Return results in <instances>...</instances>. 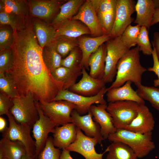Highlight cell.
Listing matches in <instances>:
<instances>
[{"label":"cell","instance_id":"1","mask_svg":"<svg viewBox=\"0 0 159 159\" xmlns=\"http://www.w3.org/2000/svg\"><path fill=\"white\" fill-rule=\"evenodd\" d=\"M13 66L9 72L13 78L19 96L29 93L36 101L50 102L63 89V85L56 81L47 69L40 46L30 26L15 31L11 47Z\"/></svg>","mask_w":159,"mask_h":159},{"label":"cell","instance_id":"2","mask_svg":"<svg viewBox=\"0 0 159 159\" xmlns=\"http://www.w3.org/2000/svg\"><path fill=\"white\" fill-rule=\"evenodd\" d=\"M139 48L137 46L130 49L119 60L117 65L115 80L106 92L111 89L121 87L130 81L137 87L142 85V76L147 69L143 66L140 61Z\"/></svg>","mask_w":159,"mask_h":159},{"label":"cell","instance_id":"3","mask_svg":"<svg viewBox=\"0 0 159 159\" xmlns=\"http://www.w3.org/2000/svg\"><path fill=\"white\" fill-rule=\"evenodd\" d=\"M152 138V132L141 134L118 129L114 133L110 135L108 139L112 142H120L125 144L134 151L138 158H142L155 148Z\"/></svg>","mask_w":159,"mask_h":159},{"label":"cell","instance_id":"4","mask_svg":"<svg viewBox=\"0 0 159 159\" xmlns=\"http://www.w3.org/2000/svg\"><path fill=\"white\" fill-rule=\"evenodd\" d=\"M11 100L12 105L10 113L20 124L31 129L39 118L33 94L29 93Z\"/></svg>","mask_w":159,"mask_h":159},{"label":"cell","instance_id":"5","mask_svg":"<svg viewBox=\"0 0 159 159\" xmlns=\"http://www.w3.org/2000/svg\"><path fill=\"white\" fill-rule=\"evenodd\" d=\"M140 105L132 101L109 102L107 110L112 117L117 129H124L137 116Z\"/></svg>","mask_w":159,"mask_h":159},{"label":"cell","instance_id":"6","mask_svg":"<svg viewBox=\"0 0 159 159\" xmlns=\"http://www.w3.org/2000/svg\"><path fill=\"white\" fill-rule=\"evenodd\" d=\"M38 104L45 115L55 127L72 122L71 113L76 108L74 104L60 100L48 102L40 101Z\"/></svg>","mask_w":159,"mask_h":159},{"label":"cell","instance_id":"7","mask_svg":"<svg viewBox=\"0 0 159 159\" xmlns=\"http://www.w3.org/2000/svg\"><path fill=\"white\" fill-rule=\"evenodd\" d=\"M105 44L107 55L103 79L106 84L113 81L116 74L118 62L130 49L122 42L121 36L110 39Z\"/></svg>","mask_w":159,"mask_h":159},{"label":"cell","instance_id":"8","mask_svg":"<svg viewBox=\"0 0 159 159\" xmlns=\"http://www.w3.org/2000/svg\"><path fill=\"white\" fill-rule=\"evenodd\" d=\"M106 88L105 86L97 95L92 97L79 95L68 90H62L52 101L64 100L71 102L76 105L75 110L77 112L83 115L88 113L91 106L94 104H107L104 98Z\"/></svg>","mask_w":159,"mask_h":159},{"label":"cell","instance_id":"9","mask_svg":"<svg viewBox=\"0 0 159 159\" xmlns=\"http://www.w3.org/2000/svg\"><path fill=\"white\" fill-rule=\"evenodd\" d=\"M136 4L132 0H117L115 21L110 35L111 39L121 36L131 25L134 21L131 16L135 11Z\"/></svg>","mask_w":159,"mask_h":159},{"label":"cell","instance_id":"10","mask_svg":"<svg viewBox=\"0 0 159 159\" xmlns=\"http://www.w3.org/2000/svg\"><path fill=\"white\" fill-rule=\"evenodd\" d=\"M35 101L36 107L39 118L33 125L32 132L35 140V159L44 148L49 133H53L55 126L44 114L38 104Z\"/></svg>","mask_w":159,"mask_h":159},{"label":"cell","instance_id":"11","mask_svg":"<svg viewBox=\"0 0 159 159\" xmlns=\"http://www.w3.org/2000/svg\"><path fill=\"white\" fill-rule=\"evenodd\" d=\"M6 115L9 123L8 130L9 138L12 141L20 142L25 147L26 154L35 156V141L31 136V129L20 124H17L10 112Z\"/></svg>","mask_w":159,"mask_h":159},{"label":"cell","instance_id":"12","mask_svg":"<svg viewBox=\"0 0 159 159\" xmlns=\"http://www.w3.org/2000/svg\"><path fill=\"white\" fill-rule=\"evenodd\" d=\"M28 1L29 15L40 19L49 24L64 2L56 0H31Z\"/></svg>","mask_w":159,"mask_h":159},{"label":"cell","instance_id":"13","mask_svg":"<svg viewBox=\"0 0 159 159\" xmlns=\"http://www.w3.org/2000/svg\"><path fill=\"white\" fill-rule=\"evenodd\" d=\"M76 130L77 137L75 141L65 149L70 152H75L80 154L85 159H103V155L108 151L107 149L102 153H97L95 148L98 143L97 139L86 136L77 127Z\"/></svg>","mask_w":159,"mask_h":159},{"label":"cell","instance_id":"14","mask_svg":"<svg viewBox=\"0 0 159 159\" xmlns=\"http://www.w3.org/2000/svg\"><path fill=\"white\" fill-rule=\"evenodd\" d=\"M72 19L78 20L83 23L89 29L91 34L95 37L104 35L102 28L91 0H85Z\"/></svg>","mask_w":159,"mask_h":159},{"label":"cell","instance_id":"15","mask_svg":"<svg viewBox=\"0 0 159 159\" xmlns=\"http://www.w3.org/2000/svg\"><path fill=\"white\" fill-rule=\"evenodd\" d=\"M82 77L80 81L68 90L74 93L86 97H92L97 95L105 86L103 79H96L90 76L86 69L82 68Z\"/></svg>","mask_w":159,"mask_h":159},{"label":"cell","instance_id":"16","mask_svg":"<svg viewBox=\"0 0 159 159\" xmlns=\"http://www.w3.org/2000/svg\"><path fill=\"white\" fill-rule=\"evenodd\" d=\"M72 122L76 127L84 132L85 135L90 138H94L101 144L104 139L100 131L99 124L93 120L92 115L89 111L86 115H80L74 109L71 112Z\"/></svg>","mask_w":159,"mask_h":159},{"label":"cell","instance_id":"17","mask_svg":"<svg viewBox=\"0 0 159 159\" xmlns=\"http://www.w3.org/2000/svg\"><path fill=\"white\" fill-rule=\"evenodd\" d=\"M155 121L152 113L145 104L140 105L138 114L124 129L141 134L152 132Z\"/></svg>","mask_w":159,"mask_h":159},{"label":"cell","instance_id":"18","mask_svg":"<svg viewBox=\"0 0 159 159\" xmlns=\"http://www.w3.org/2000/svg\"><path fill=\"white\" fill-rule=\"evenodd\" d=\"M107 104L92 105L89 111L93 117L94 121L100 125L101 133L104 140L108 139L110 135L117 130L113 118L107 110Z\"/></svg>","mask_w":159,"mask_h":159},{"label":"cell","instance_id":"19","mask_svg":"<svg viewBox=\"0 0 159 159\" xmlns=\"http://www.w3.org/2000/svg\"><path fill=\"white\" fill-rule=\"evenodd\" d=\"M111 39L109 35L104 34L97 37H81L78 38V47L82 54L81 65L86 69H89L88 59L93 53L105 42Z\"/></svg>","mask_w":159,"mask_h":159},{"label":"cell","instance_id":"20","mask_svg":"<svg viewBox=\"0 0 159 159\" xmlns=\"http://www.w3.org/2000/svg\"><path fill=\"white\" fill-rule=\"evenodd\" d=\"M6 127L2 132V138L0 141V159H21L26 154L23 145L18 141H13L9 138Z\"/></svg>","mask_w":159,"mask_h":159},{"label":"cell","instance_id":"21","mask_svg":"<svg viewBox=\"0 0 159 159\" xmlns=\"http://www.w3.org/2000/svg\"><path fill=\"white\" fill-rule=\"evenodd\" d=\"M132 83L128 81L121 87L108 90L106 93L107 102H112L119 101L130 100L136 102L140 105L145 104L144 100L132 88Z\"/></svg>","mask_w":159,"mask_h":159},{"label":"cell","instance_id":"22","mask_svg":"<svg viewBox=\"0 0 159 159\" xmlns=\"http://www.w3.org/2000/svg\"><path fill=\"white\" fill-rule=\"evenodd\" d=\"M77 127L72 122L67 123L61 127H55L53 134V142L55 147L66 149L75 140Z\"/></svg>","mask_w":159,"mask_h":159},{"label":"cell","instance_id":"23","mask_svg":"<svg viewBox=\"0 0 159 159\" xmlns=\"http://www.w3.org/2000/svg\"><path fill=\"white\" fill-rule=\"evenodd\" d=\"M30 16L33 31L39 44L43 48L53 40L56 29L50 24L43 20Z\"/></svg>","mask_w":159,"mask_h":159},{"label":"cell","instance_id":"24","mask_svg":"<svg viewBox=\"0 0 159 159\" xmlns=\"http://www.w3.org/2000/svg\"><path fill=\"white\" fill-rule=\"evenodd\" d=\"M107 49L105 44L101 45L90 56L88 62L90 67L89 74L92 77L103 79L105 72Z\"/></svg>","mask_w":159,"mask_h":159},{"label":"cell","instance_id":"25","mask_svg":"<svg viewBox=\"0 0 159 159\" xmlns=\"http://www.w3.org/2000/svg\"><path fill=\"white\" fill-rule=\"evenodd\" d=\"M155 10L153 0H138L135 5L136 16L134 23L149 30Z\"/></svg>","mask_w":159,"mask_h":159},{"label":"cell","instance_id":"26","mask_svg":"<svg viewBox=\"0 0 159 159\" xmlns=\"http://www.w3.org/2000/svg\"><path fill=\"white\" fill-rule=\"evenodd\" d=\"M85 0H70L63 4L60 11L55 16L50 24L56 29L64 22L70 20L78 12Z\"/></svg>","mask_w":159,"mask_h":159},{"label":"cell","instance_id":"27","mask_svg":"<svg viewBox=\"0 0 159 159\" xmlns=\"http://www.w3.org/2000/svg\"><path fill=\"white\" fill-rule=\"evenodd\" d=\"M85 34H91L88 27L81 21L71 19L64 22L56 29L54 38L62 36L78 38Z\"/></svg>","mask_w":159,"mask_h":159},{"label":"cell","instance_id":"28","mask_svg":"<svg viewBox=\"0 0 159 159\" xmlns=\"http://www.w3.org/2000/svg\"><path fill=\"white\" fill-rule=\"evenodd\" d=\"M82 67L70 69L61 66L51 72L54 79L63 85L62 90H68L76 83L78 77L82 74Z\"/></svg>","mask_w":159,"mask_h":159},{"label":"cell","instance_id":"29","mask_svg":"<svg viewBox=\"0 0 159 159\" xmlns=\"http://www.w3.org/2000/svg\"><path fill=\"white\" fill-rule=\"evenodd\" d=\"M107 148L108 153L106 159H137L134 151L122 142H112Z\"/></svg>","mask_w":159,"mask_h":159},{"label":"cell","instance_id":"30","mask_svg":"<svg viewBox=\"0 0 159 159\" xmlns=\"http://www.w3.org/2000/svg\"><path fill=\"white\" fill-rule=\"evenodd\" d=\"M42 54L44 63L51 72L61 66L62 57L57 52L53 41L42 48Z\"/></svg>","mask_w":159,"mask_h":159},{"label":"cell","instance_id":"31","mask_svg":"<svg viewBox=\"0 0 159 159\" xmlns=\"http://www.w3.org/2000/svg\"><path fill=\"white\" fill-rule=\"evenodd\" d=\"M53 41L57 52L62 57L66 56L72 50L78 47V38L60 36L55 37Z\"/></svg>","mask_w":159,"mask_h":159},{"label":"cell","instance_id":"32","mask_svg":"<svg viewBox=\"0 0 159 159\" xmlns=\"http://www.w3.org/2000/svg\"><path fill=\"white\" fill-rule=\"evenodd\" d=\"M5 5L4 11L13 13L23 18L29 16L28 1L2 0Z\"/></svg>","mask_w":159,"mask_h":159},{"label":"cell","instance_id":"33","mask_svg":"<svg viewBox=\"0 0 159 159\" xmlns=\"http://www.w3.org/2000/svg\"><path fill=\"white\" fill-rule=\"evenodd\" d=\"M136 91L143 100L148 101L155 109L159 111V88L142 84L137 87Z\"/></svg>","mask_w":159,"mask_h":159},{"label":"cell","instance_id":"34","mask_svg":"<svg viewBox=\"0 0 159 159\" xmlns=\"http://www.w3.org/2000/svg\"><path fill=\"white\" fill-rule=\"evenodd\" d=\"M0 90L11 99L19 96L14 80L9 72H0Z\"/></svg>","mask_w":159,"mask_h":159},{"label":"cell","instance_id":"35","mask_svg":"<svg viewBox=\"0 0 159 159\" xmlns=\"http://www.w3.org/2000/svg\"><path fill=\"white\" fill-rule=\"evenodd\" d=\"M27 17L23 18L13 13L2 11L0 12V26H8L13 30H19L24 26Z\"/></svg>","mask_w":159,"mask_h":159},{"label":"cell","instance_id":"36","mask_svg":"<svg viewBox=\"0 0 159 159\" xmlns=\"http://www.w3.org/2000/svg\"><path fill=\"white\" fill-rule=\"evenodd\" d=\"M141 26L138 25L129 26L121 35L122 42L129 48L137 44Z\"/></svg>","mask_w":159,"mask_h":159},{"label":"cell","instance_id":"37","mask_svg":"<svg viewBox=\"0 0 159 159\" xmlns=\"http://www.w3.org/2000/svg\"><path fill=\"white\" fill-rule=\"evenodd\" d=\"M82 52L79 48L77 47L72 50L65 58L62 59L61 66L70 69L82 67Z\"/></svg>","mask_w":159,"mask_h":159},{"label":"cell","instance_id":"38","mask_svg":"<svg viewBox=\"0 0 159 159\" xmlns=\"http://www.w3.org/2000/svg\"><path fill=\"white\" fill-rule=\"evenodd\" d=\"M137 45L139 47L140 51L145 55H152L153 49L150 42L147 28L141 26L137 41Z\"/></svg>","mask_w":159,"mask_h":159},{"label":"cell","instance_id":"39","mask_svg":"<svg viewBox=\"0 0 159 159\" xmlns=\"http://www.w3.org/2000/svg\"><path fill=\"white\" fill-rule=\"evenodd\" d=\"M53 138H48L45 146L38 155L37 159H60L61 153L60 149L55 147Z\"/></svg>","mask_w":159,"mask_h":159},{"label":"cell","instance_id":"40","mask_svg":"<svg viewBox=\"0 0 159 159\" xmlns=\"http://www.w3.org/2000/svg\"><path fill=\"white\" fill-rule=\"evenodd\" d=\"M14 39V32L9 26H0V51L11 47Z\"/></svg>","mask_w":159,"mask_h":159},{"label":"cell","instance_id":"41","mask_svg":"<svg viewBox=\"0 0 159 159\" xmlns=\"http://www.w3.org/2000/svg\"><path fill=\"white\" fill-rule=\"evenodd\" d=\"M97 16L116 9L117 0H91Z\"/></svg>","mask_w":159,"mask_h":159},{"label":"cell","instance_id":"42","mask_svg":"<svg viewBox=\"0 0 159 159\" xmlns=\"http://www.w3.org/2000/svg\"><path fill=\"white\" fill-rule=\"evenodd\" d=\"M12 49L10 48L0 51V72H9L13 66Z\"/></svg>","mask_w":159,"mask_h":159},{"label":"cell","instance_id":"43","mask_svg":"<svg viewBox=\"0 0 159 159\" xmlns=\"http://www.w3.org/2000/svg\"><path fill=\"white\" fill-rule=\"evenodd\" d=\"M115 9L97 16L104 34L110 35L115 21Z\"/></svg>","mask_w":159,"mask_h":159},{"label":"cell","instance_id":"44","mask_svg":"<svg viewBox=\"0 0 159 159\" xmlns=\"http://www.w3.org/2000/svg\"><path fill=\"white\" fill-rule=\"evenodd\" d=\"M12 105L11 99L5 94L0 93V115L6 114Z\"/></svg>","mask_w":159,"mask_h":159},{"label":"cell","instance_id":"45","mask_svg":"<svg viewBox=\"0 0 159 159\" xmlns=\"http://www.w3.org/2000/svg\"><path fill=\"white\" fill-rule=\"evenodd\" d=\"M152 55L153 60V65L152 67H148L147 70L154 72L157 75L158 79H155L153 81L154 86L157 87L159 86V62L157 56L155 49L153 47Z\"/></svg>","mask_w":159,"mask_h":159},{"label":"cell","instance_id":"46","mask_svg":"<svg viewBox=\"0 0 159 159\" xmlns=\"http://www.w3.org/2000/svg\"><path fill=\"white\" fill-rule=\"evenodd\" d=\"M152 44L153 47L155 49L157 56L159 62V32H155L154 33Z\"/></svg>","mask_w":159,"mask_h":159},{"label":"cell","instance_id":"47","mask_svg":"<svg viewBox=\"0 0 159 159\" xmlns=\"http://www.w3.org/2000/svg\"><path fill=\"white\" fill-rule=\"evenodd\" d=\"M159 22V8L155 9L151 23V26Z\"/></svg>","mask_w":159,"mask_h":159},{"label":"cell","instance_id":"48","mask_svg":"<svg viewBox=\"0 0 159 159\" xmlns=\"http://www.w3.org/2000/svg\"><path fill=\"white\" fill-rule=\"evenodd\" d=\"M60 159H73L71 156L70 151L65 149H62L60 157Z\"/></svg>","mask_w":159,"mask_h":159},{"label":"cell","instance_id":"49","mask_svg":"<svg viewBox=\"0 0 159 159\" xmlns=\"http://www.w3.org/2000/svg\"><path fill=\"white\" fill-rule=\"evenodd\" d=\"M6 122L5 120L1 117H0V131H3L6 128Z\"/></svg>","mask_w":159,"mask_h":159},{"label":"cell","instance_id":"50","mask_svg":"<svg viewBox=\"0 0 159 159\" xmlns=\"http://www.w3.org/2000/svg\"><path fill=\"white\" fill-rule=\"evenodd\" d=\"M21 159H35L34 156L29 155L26 154L24 155Z\"/></svg>","mask_w":159,"mask_h":159},{"label":"cell","instance_id":"51","mask_svg":"<svg viewBox=\"0 0 159 159\" xmlns=\"http://www.w3.org/2000/svg\"><path fill=\"white\" fill-rule=\"evenodd\" d=\"M5 5L2 0H0V12L4 11Z\"/></svg>","mask_w":159,"mask_h":159},{"label":"cell","instance_id":"52","mask_svg":"<svg viewBox=\"0 0 159 159\" xmlns=\"http://www.w3.org/2000/svg\"><path fill=\"white\" fill-rule=\"evenodd\" d=\"M155 9L159 8V0H153Z\"/></svg>","mask_w":159,"mask_h":159},{"label":"cell","instance_id":"53","mask_svg":"<svg viewBox=\"0 0 159 159\" xmlns=\"http://www.w3.org/2000/svg\"><path fill=\"white\" fill-rule=\"evenodd\" d=\"M3 159H6V158H4Z\"/></svg>","mask_w":159,"mask_h":159}]
</instances>
